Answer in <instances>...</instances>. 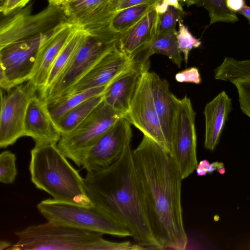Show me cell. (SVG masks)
Segmentation results:
<instances>
[{
	"mask_svg": "<svg viewBox=\"0 0 250 250\" xmlns=\"http://www.w3.org/2000/svg\"><path fill=\"white\" fill-rule=\"evenodd\" d=\"M143 204L162 250H185L188 238L181 206L183 178L171 155L144 135L132 150Z\"/></svg>",
	"mask_w": 250,
	"mask_h": 250,
	"instance_id": "cell-1",
	"label": "cell"
},
{
	"mask_svg": "<svg viewBox=\"0 0 250 250\" xmlns=\"http://www.w3.org/2000/svg\"><path fill=\"white\" fill-rule=\"evenodd\" d=\"M83 180L92 203L125 226L135 243L145 250H162L146 215L130 144L111 165L87 172Z\"/></svg>",
	"mask_w": 250,
	"mask_h": 250,
	"instance_id": "cell-2",
	"label": "cell"
},
{
	"mask_svg": "<svg viewBox=\"0 0 250 250\" xmlns=\"http://www.w3.org/2000/svg\"><path fill=\"white\" fill-rule=\"evenodd\" d=\"M29 169L33 184L53 199L84 207L94 205L83 178L57 144L35 145L31 150Z\"/></svg>",
	"mask_w": 250,
	"mask_h": 250,
	"instance_id": "cell-3",
	"label": "cell"
},
{
	"mask_svg": "<svg viewBox=\"0 0 250 250\" xmlns=\"http://www.w3.org/2000/svg\"><path fill=\"white\" fill-rule=\"evenodd\" d=\"M17 241L12 250H137L129 241L114 242L103 238V233L47 221L15 232Z\"/></svg>",
	"mask_w": 250,
	"mask_h": 250,
	"instance_id": "cell-4",
	"label": "cell"
},
{
	"mask_svg": "<svg viewBox=\"0 0 250 250\" xmlns=\"http://www.w3.org/2000/svg\"><path fill=\"white\" fill-rule=\"evenodd\" d=\"M37 207L47 221L118 237H131L125 226L94 205L84 207L48 199Z\"/></svg>",
	"mask_w": 250,
	"mask_h": 250,
	"instance_id": "cell-5",
	"label": "cell"
},
{
	"mask_svg": "<svg viewBox=\"0 0 250 250\" xmlns=\"http://www.w3.org/2000/svg\"><path fill=\"white\" fill-rule=\"evenodd\" d=\"M122 117L103 100L75 129L62 134L57 146L66 158L81 167L92 146Z\"/></svg>",
	"mask_w": 250,
	"mask_h": 250,
	"instance_id": "cell-6",
	"label": "cell"
},
{
	"mask_svg": "<svg viewBox=\"0 0 250 250\" xmlns=\"http://www.w3.org/2000/svg\"><path fill=\"white\" fill-rule=\"evenodd\" d=\"M40 12L32 14V3L19 9L0 23V48L10 43L53 31L68 22L62 4L48 2Z\"/></svg>",
	"mask_w": 250,
	"mask_h": 250,
	"instance_id": "cell-7",
	"label": "cell"
},
{
	"mask_svg": "<svg viewBox=\"0 0 250 250\" xmlns=\"http://www.w3.org/2000/svg\"><path fill=\"white\" fill-rule=\"evenodd\" d=\"M15 42L0 48V86L3 91L30 80L39 49L55 31Z\"/></svg>",
	"mask_w": 250,
	"mask_h": 250,
	"instance_id": "cell-8",
	"label": "cell"
},
{
	"mask_svg": "<svg viewBox=\"0 0 250 250\" xmlns=\"http://www.w3.org/2000/svg\"><path fill=\"white\" fill-rule=\"evenodd\" d=\"M116 45L117 42L87 34L54 84L41 97L48 104L66 97L77 82Z\"/></svg>",
	"mask_w": 250,
	"mask_h": 250,
	"instance_id": "cell-9",
	"label": "cell"
},
{
	"mask_svg": "<svg viewBox=\"0 0 250 250\" xmlns=\"http://www.w3.org/2000/svg\"><path fill=\"white\" fill-rule=\"evenodd\" d=\"M119 0H67L62 6L68 21L88 34L116 42L118 36L109 28Z\"/></svg>",
	"mask_w": 250,
	"mask_h": 250,
	"instance_id": "cell-10",
	"label": "cell"
},
{
	"mask_svg": "<svg viewBox=\"0 0 250 250\" xmlns=\"http://www.w3.org/2000/svg\"><path fill=\"white\" fill-rule=\"evenodd\" d=\"M195 116L190 99L185 95L179 99L171 136V155L183 179L192 173L198 165Z\"/></svg>",
	"mask_w": 250,
	"mask_h": 250,
	"instance_id": "cell-11",
	"label": "cell"
},
{
	"mask_svg": "<svg viewBox=\"0 0 250 250\" xmlns=\"http://www.w3.org/2000/svg\"><path fill=\"white\" fill-rule=\"evenodd\" d=\"M0 91V146L6 148L24 136V125L28 104L38 90L29 80L9 91Z\"/></svg>",
	"mask_w": 250,
	"mask_h": 250,
	"instance_id": "cell-12",
	"label": "cell"
},
{
	"mask_svg": "<svg viewBox=\"0 0 250 250\" xmlns=\"http://www.w3.org/2000/svg\"><path fill=\"white\" fill-rule=\"evenodd\" d=\"M149 71L145 72L123 117L171 154L155 109L149 82Z\"/></svg>",
	"mask_w": 250,
	"mask_h": 250,
	"instance_id": "cell-13",
	"label": "cell"
},
{
	"mask_svg": "<svg viewBox=\"0 0 250 250\" xmlns=\"http://www.w3.org/2000/svg\"><path fill=\"white\" fill-rule=\"evenodd\" d=\"M131 124L122 117L92 146L83 163L87 172L105 169L114 163L132 138Z\"/></svg>",
	"mask_w": 250,
	"mask_h": 250,
	"instance_id": "cell-14",
	"label": "cell"
},
{
	"mask_svg": "<svg viewBox=\"0 0 250 250\" xmlns=\"http://www.w3.org/2000/svg\"><path fill=\"white\" fill-rule=\"evenodd\" d=\"M134 62V58L126 56L116 45L77 82L66 96L91 88L106 87Z\"/></svg>",
	"mask_w": 250,
	"mask_h": 250,
	"instance_id": "cell-15",
	"label": "cell"
},
{
	"mask_svg": "<svg viewBox=\"0 0 250 250\" xmlns=\"http://www.w3.org/2000/svg\"><path fill=\"white\" fill-rule=\"evenodd\" d=\"M134 59L133 64L107 86L103 93V100L123 117L144 74L149 71L150 66L149 61Z\"/></svg>",
	"mask_w": 250,
	"mask_h": 250,
	"instance_id": "cell-16",
	"label": "cell"
},
{
	"mask_svg": "<svg viewBox=\"0 0 250 250\" xmlns=\"http://www.w3.org/2000/svg\"><path fill=\"white\" fill-rule=\"evenodd\" d=\"M75 29L76 27L72 23H63L58 26L52 35L41 44L30 80L39 93L45 87L56 60Z\"/></svg>",
	"mask_w": 250,
	"mask_h": 250,
	"instance_id": "cell-17",
	"label": "cell"
},
{
	"mask_svg": "<svg viewBox=\"0 0 250 250\" xmlns=\"http://www.w3.org/2000/svg\"><path fill=\"white\" fill-rule=\"evenodd\" d=\"M24 136L32 138L35 145L57 144L62 132L49 113L46 102L39 95L28 104L24 125Z\"/></svg>",
	"mask_w": 250,
	"mask_h": 250,
	"instance_id": "cell-18",
	"label": "cell"
},
{
	"mask_svg": "<svg viewBox=\"0 0 250 250\" xmlns=\"http://www.w3.org/2000/svg\"><path fill=\"white\" fill-rule=\"evenodd\" d=\"M149 82L155 109L161 128L171 151V140L179 99L169 89L167 80L154 72H149Z\"/></svg>",
	"mask_w": 250,
	"mask_h": 250,
	"instance_id": "cell-19",
	"label": "cell"
},
{
	"mask_svg": "<svg viewBox=\"0 0 250 250\" xmlns=\"http://www.w3.org/2000/svg\"><path fill=\"white\" fill-rule=\"evenodd\" d=\"M160 14L155 8L119 37L117 45L128 57H133L147 48L158 36Z\"/></svg>",
	"mask_w": 250,
	"mask_h": 250,
	"instance_id": "cell-20",
	"label": "cell"
},
{
	"mask_svg": "<svg viewBox=\"0 0 250 250\" xmlns=\"http://www.w3.org/2000/svg\"><path fill=\"white\" fill-rule=\"evenodd\" d=\"M232 110V100L225 91L216 95L205 106V147L213 151L218 145L226 122Z\"/></svg>",
	"mask_w": 250,
	"mask_h": 250,
	"instance_id": "cell-21",
	"label": "cell"
},
{
	"mask_svg": "<svg viewBox=\"0 0 250 250\" xmlns=\"http://www.w3.org/2000/svg\"><path fill=\"white\" fill-rule=\"evenodd\" d=\"M87 34L84 31L76 27L75 31L56 60L49 74L45 87L39 93L40 97H42L54 84L69 64Z\"/></svg>",
	"mask_w": 250,
	"mask_h": 250,
	"instance_id": "cell-22",
	"label": "cell"
},
{
	"mask_svg": "<svg viewBox=\"0 0 250 250\" xmlns=\"http://www.w3.org/2000/svg\"><path fill=\"white\" fill-rule=\"evenodd\" d=\"M160 1L137 5L117 11L110 21V30L120 37L154 9Z\"/></svg>",
	"mask_w": 250,
	"mask_h": 250,
	"instance_id": "cell-23",
	"label": "cell"
},
{
	"mask_svg": "<svg viewBox=\"0 0 250 250\" xmlns=\"http://www.w3.org/2000/svg\"><path fill=\"white\" fill-rule=\"evenodd\" d=\"M106 88L89 89L68 95L47 104L51 117L58 125L61 119L70 110L88 99L103 94Z\"/></svg>",
	"mask_w": 250,
	"mask_h": 250,
	"instance_id": "cell-24",
	"label": "cell"
},
{
	"mask_svg": "<svg viewBox=\"0 0 250 250\" xmlns=\"http://www.w3.org/2000/svg\"><path fill=\"white\" fill-rule=\"evenodd\" d=\"M103 94L92 97L72 109L59 122L62 134L75 129L103 100Z\"/></svg>",
	"mask_w": 250,
	"mask_h": 250,
	"instance_id": "cell-25",
	"label": "cell"
},
{
	"mask_svg": "<svg viewBox=\"0 0 250 250\" xmlns=\"http://www.w3.org/2000/svg\"><path fill=\"white\" fill-rule=\"evenodd\" d=\"M177 33L175 29L158 35L148 50L150 56L155 54L164 55L180 68L183 59L177 47Z\"/></svg>",
	"mask_w": 250,
	"mask_h": 250,
	"instance_id": "cell-26",
	"label": "cell"
},
{
	"mask_svg": "<svg viewBox=\"0 0 250 250\" xmlns=\"http://www.w3.org/2000/svg\"><path fill=\"white\" fill-rule=\"evenodd\" d=\"M196 4L208 12L209 25L217 22L234 23L238 21L236 13L228 8L225 0H196Z\"/></svg>",
	"mask_w": 250,
	"mask_h": 250,
	"instance_id": "cell-27",
	"label": "cell"
},
{
	"mask_svg": "<svg viewBox=\"0 0 250 250\" xmlns=\"http://www.w3.org/2000/svg\"><path fill=\"white\" fill-rule=\"evenodd\" d=\"M178 22V30L176 35L177 47L180 52L183 53L185 62L187 63L190 51L199 47L202 42L192 35L183 23L182 19L179 20Z\"/></svg>",
	"mask_w": 250,
	"mask_h": 250,
	"instance_id": "cell-28",
	"label": "cell"
},
{
	"mask_svg": "<svg viewBox=\"0 0 250 250\" xmlns=\"http://www.w3.org/2000/svg\"><path fill=\"white\" fill-rule=\"evenodd\" d=\"M16 157L9 150L2 151L0 154V182L5 184H12L16 177L17 170Z\"/></svg>",
	"mask_w": 250,
	"mask_h": 250,
	"instance_id": "cell-29",
	"label": "cell"
},
{
	"mask_svg": "<svg viewBox=\"0 0 250 250\" xmlns=\"http://www.w3.org/2000/svg\"><path fill=\"white\" fill-rule=\"evenodd\" d=\"M185 15L183 10L168 5L167 10L160 14L158 35L176 29L177 22Z\"/></svg>",
	"mask_w": 250,
	"mask_h": 250,
	"instance_id": "cell-30",
	"label": "cell"
},
{
	"mask_svg": "<svg viewBox=\"0 0 250 250\" xmlns=\"http://www.w3.org/2000/svg\"><path fill=\"white\" fill-rule=\"evenodd\" d=\"M235 86L242 112L250 118V78L231 83Z\"/></svg>",
	"mask_w": 250,
	"mask_h": 250,
	"instance_id": "cell-31",
	"label": "cell"
},
{
	"mask_svg": "<svg viewBox=\"0 0 250 250\" xmlns=\"http://www.w3.org/2000/svg\"><path fill=\"white\" fill-rule=\"evenodd\" d=\"M176 80L180 83H190L200 84L202 79L198 68L192 67L180 72L175 75Z\"/></svg>",
	"mask_w": 250,
	"mask_h": 250,
	"instance_id": "cell-32",
	"label": "cell"
},
{
	"mask_svg": "<svg viewBox=\"0 0 250 250\" xmlns=\"http://www.w3.org/2000/svg\"><path fill=\"white\" fill-rule=\"evenodd\" d=\"M196 170L198 176H205L208 173H211L215 170H217L221 174H223L225 171L223 163L215 162L210 164L207 160L200 162Z\"/></svg>",
	"mask_w": 250,
	"mask_h": 250,
	"instance_id": "cell-33",
	"label": "cell"
},
{
	"mask_svg": "<svg viewBox=\"0 0 250 250\" xmlns=\"http://www.w3.org/2000/svg\"><path fill=\"white\" fill-rule=\"evenodd\" d=\"M31 0H5L3 5L0 8V11L4 15L11 14L17 9L26 6Z\"/></svg>",
	"mask_w": 250,
	"mask_h": 250,
	"instance_id": "cell-34",
	"label": "cell"
},
{
	"mask_svg": "<svg viewBox=\"0 0 250 250\" xmlns=\"http://www.w3.org/2000/svg\"><path fill=\"white\" fill-rule=\"evenodd\" d=\"M161 0H119L117 10L119 11L137 5L157 2Z\"/></svg>",
	"mask_w": 250,
	"mask_h": 250,
	"instance_id": "cell-35",
	"label": "cell"
},
{
	"mask_svg": "<svg viewBox=\"0 0 250 250\" xmlns=\"http://www.w3.org/2000/svg\"><path fill=\"white\" fill-rule=\"evenodd\" d=\"M228 8L231 12L239 13L246 5L245 0H225Z\"/></svg>",
	"mask_w": 250,
	"mask_h": 250,
	"instance_id": "cell-36",
	"label": "cell"
},
{
	"mask_svg": "<svg viewBox=\"0 0 250 250\" xmlns=\"http://www.w3.org/2000/svg\"><path fill=\"white\" fill-rule=\"evenodd\" d=\"M239 13L243 15L248 20L250 24V7L245 5Z\"/></svg>",
	"mask_w": 250,
	"mask_h": 250,
	"instance_id": "cell-37",
	"label": "cell"
},
{
	"mask_svg": "<svg viewBox=\"0 0 250 250\" xmlns=\"http://www.w3.org/2000/svg\"><path fill=\"white\" fill-rule=\"evenodd\" d=\"M178 1L181 3H182L186 4L188 7L196 4V0H178Z\"/></svg>",
	"mask_w": 250,
	"mask_h": 250,
	"instance_id": "cell-38",
	"label": "cell"
},
{
	"mask_svg": "<svg viewBox=\"0 0 250 250\" xmlns=\"http://www.w3.org/2000/svg\"><path fill=\"white\" fill-rule=\"evenodd\" d=\"M11 246V244L9 242L6 241H1L0 242V250H2L5 249H8V247Z\"/></svg>",
	"mask_w": 250,
	"mask_h": 250,
	"instance_id": "cell-39",
	"label": "cell"
},
{
	"mask_svg": "<svg viewBox=\"0 0 250 250\" xmlns=\"http://www.w3.org/2000/svg\"><path fill=\"white\" fill-rule=\"evenodd\" d=\"M67 0H48V2H52L56 3L62 4Z\"/></svg>",
	"mask_w": 250,
	"mask_h": 250,
	"instance_id": "cell-40",
	"label": "cell"
},
{
	"mask_svg": "<svg viewBox=\"0 0 250 250\" xmlns=\"http://www.w3.org/2000/svg\"><path fill=\"white\" fill-rule=\"evenodd\" d=\"M5 0H0V8L4 4Z\"/></svg>",
	"mask_w": 250,
	"mask_h": 250,
	"instance_id": "cell-41",
	"label": "cell"
},
{
	"mask_svg": "<svg viewBox=\"0 0 250 250\" xmlns=\"http://www.w3.org/2000/svg\"></svg>",
	"mask_w": 250,
	"mask_h": 250,
	"instance_id": "cell-42",
	"label": "cell"
}]
</instances>
